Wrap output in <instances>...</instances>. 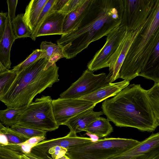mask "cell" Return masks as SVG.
<instances>
[{
	"instance_id": "obj_24",
	"label": "cell",
	"mask_w": 159,
	"mask_h": 159,
	"mask_svg": "<svg viewBox=\"0 0 159 159\" xmlns=\"http://www.w3.org/2000/svg\"><path fill=\"white\" fill-rule=\"evenodd\" d=\"M55 1V0H48L44 6L32 32L30 38L32 40H35L38 30L46 18L52 12V7Z\"/></svg>"
},
{
	"instance_id": "obj_13",
	"label": "cell",
	"mask_w": 159,
	"mask_h": 159,
	"mask_svg": "<svg viewBox=\"0 0 159 159\" xmlns=\"http://www.w3.org/2000/svg\"><path fill=\"white\" fill-rule=\"evenodd\" d=\"M141 26L142 25L135 31H127L125 36L112 57L108 67L109 73L107 75L110 83H112L119 78L120 68L129 48Z\"/></svg>"
},
{
	"instance_id": "obj_14",
	"label": "cell",
	"mask_w": 159,
	"mask_h": 159,
	"mask_svg": "<svg viewBox=\"0 0 159 159\" xmlns=\"http://www.w3.org/2000/svg\"><path fill=\"white\" fill-rule=\"evenodd\" d=\"M130 81L124 80L120 82L109 83L97 90L80 98L91 102L97 104L107 98L114 96L129 85Z\"/></svg>"
},
{
	"instance_id": "obj_4",
	"label": "cell",
	"mask_w": 159,
	"mask_h": 159,
	"mask_svg": "<svg viewBox=\"0 0 159 159\" xmlns=\"http://www.w3.org/2000/svg\"><path fill=\"white\" fill-rule=\"evenodd\" d=\"M58 70L56 63L50 66L48 60L38 59L16 75L0 101L7 107L26 108L37 94L59 81Z\"/></svg>"
},
{
	"instance_id": "obj_37",
	"label": "cell",
	"mask_w": 159,
	"mask_h": 159,
	"mask_svg": "<svg viewBox=\"0 0 159 159\" xmlns=\"http://www.w3.org/2000/svg\"><path fill=\"white\" fill-rule=\"evenodd\" d=\"M29 159H48L42 157H39L30 152L28 153L24 154ZM51 159H53L52 158Z\"/></svg>"
},
{
	"instance_id": "obj_21",
	"label": "cell",
	"mask_w": 159,
	"mask_h": 159,
	"mask_svg": "<svg viewBox=\"0 0 159 159\" xmlns=\"http://www.w3.org/2000/svg\"><path fill=\"white\" fill-rule=\"evenodd\" d=\"M89 1L85 0L80 7L66 15L63 24V34H66L71 31L79 22L82 16Z\"/></svg>"
},
{
	"instance_id": "obj_7",
	"label": "cell",
	"mask_w": 159,
	"mask_h": 159,
	"mask_svg": "<svg viewBox=\"0 0 159 159\" xmlns=\"http://www.w3.org/2000/svg\"><path fill=\"white\" fill-rule=\"evenodd\" d=\"M156 0H119L120 25L135 31L146 21Z\"/></svg>"
},
{
	"instance_id": "obj_12",
	"label": "cell",
	"mask_w": 159,
	"mask_h": 159,
	"mask_svg": "<svg viewBox=\"0 0 159 159\" xmlns=\"http://www.w3.org/2000/svg\"><path fill=\"white\" fill-rule=\"evenodd\" d=\"M159 154V133H152L127 151L107 159H151Z\"/></svg>"
},
{
	"instance_id": "obj_39",
	"label": "cell",
	"mask_w": 159,
	"mask_h": 159,
	"mask_svg": "<svg viewBox=\"0 0 159 159\" xmlns=\"http://www.w3.org/2000/svg\"><path fill=\"white\" fill-rule=\"evenodd\" d=\"M0 61V74L8 70Z\"/></svg>"
},
{
	"instance_id": "obj_36",
	"label": "cell",
	"mask_w": 159,
	"mask_h": 159,
	"mask_svg": "<svg viewBox=\"0 0 159 159\" xmlns=\"http://www.w3.org/2000/svg\"><path fill=\"white\" fill-rule=\"evenodd\" d=\"M8 144V141L6 136L0 132V146H4Z\"/></svg>"
},
{
	"instance_id": "obj_11",
	"label": "cell",
	"mask_w": 159,
	"mask_h": 159,
	"mask_svg": "<svg viewBox=\"0 0 159 159\" xmlns=\"http://www.w3.org/2000/svg\"><path fill=\"white\" fill-rule=\"evenodd\" d=\"M90 142H93L90 138L78 136L75 133L70 131L64 137L43 140L39 142L32 148L30 152L39 157L51 159L48 152L52 147L58 146L67 148Z\"/></svg>"
},
{
	"instance_id": "obj_26",
	"label": "cell",
	"mask_w": 159,
	"mask_h": 159,
	"mask_svg": "<svg viewBox=\"0 0 159 159\" xmlns=\"http://www.w3.org/2000/svg\"><path fill=\"white\" fill-rule=\"evenodd\" d=\"M13 131L25 137L28 139L35 136H46L47 132L25 127L15 124L10 127Z\"/></svg>"
},
{
	"instance_id": "obj_6",
	"label": "cell",
	"mask_w": 159,
	"mask_h": 159,
	"mask_svg": "<svg viewBox=\"0 0 159 159\" xmlns=\"http://www.w3.org/2000/svg\"><path fill=\"white\" fill-rule=\"evenodd\" d=\"M50 96L37 98L19 115L17 124L25 127L47 132L59 128L54 116Z\"/></svg>"
},
{
	"instance_id": "obj_10",
	"label": "cell",
	"mask_w": 159,
	"mask_h": 159,
	"mask_svg": "<svg viewBox=\"0 0 159 159\" xmlns=\"http://www.w3.org/2000/svg\"><path fill=\"white\" fill-rule=\"evenodd\" d=\"M96 104L80 98H62L52 100L53 112L55 120L59 126L78 114L91 108Z\"/></svg>"
},
{
	"instance_id": "obj_28",
	"label": "cell",
	"mask_w": 159,
	"mask_h": 159,
	"mask_svg": "<svg viewBox=\"0 0 159 159\" xmlns=\"http://www.w3.org/2000/svg\"><path fill=\"white\" fill-rule=\"evenodd\" d=\"M40 49L34 50L24 61L13 67L11 69L16 72L17 74L39 59L40 55Z\"/></svg>"
},
{
	"instance_id": "obj_34",
	"label": "cell",
	"mask_w": 159,
	"mask_h": 159,
	"mask_svg": "<svg viewBox=\"0 0 159 159\" xmlns=\"http://www.w3.org/2000/svg\"><path fill=\"white\" fill-rule=\"evenodd\" d=\"M68 1V0H55L52 7V11H60Z\"/></svg>"
},
{
	"instance_id": "obj_33",
	"label": "cell",
	"mask_w": 159,
	"mask_h": 159,
	"mask_svg": "<svg viewBox=\"0 0 159 159\" xmlns=\"http://www.w3.org/2000/svg\"><path fill=\"white\" fill-rule=\"evenodd\" d=\"M8 13L0 12V40L5 31Z\"/></svg>"
},
{
	"instance_id": "obj_27",
	"label": "cell",
	"mask_w": 159,
	"mask_h": 159,
	"mask_svg": "<svg viewBox=\"0 0 159 159\" xmlns=\"http://www.w3.org/2000/svg\"><path fill=\"white\" fill-rule=\"evenodd\" d=\"M0 132L7 137L8 144H17L22 143L28 139L12 130L10 127H4L0 130Z\"/></svg>"
},
{
	"instance_id": "obj_32",
	"label": "cell",
	"mask_w": 159,
	"mask_h": 159,
	"mask_svg": "<svg viewBox=\"0 0 159 159\" xmlns=\"http://www.w3.org/2000/svg\"><path fill=\"white\" fill-rule=\"evenodd\" d=\"M18 0H7L8 5V16L11 20L15 17L16 8L18 4Z\"/></svg>"
},
{
	"instance_id": "obj_38",
	"label": "cell",
	"mask_w": 159,
	"mask_h": 159,
	"mask_svg": "<svg viewBox=\"0 0 159 159\" xmlns=\"http://www.w3.org/2000/svg\"><path fill=\"white\" fill-rule=\"evenodd\" d=\"M85 134L90 137V138L93 142H95L99 139V138L96 135L87 132Z\"/></svg>"
},
{
	"instance_id": "obj_29",
	"label": "cell",
	"mask_w": 159,
	"mask_h": 159,
	"mask_svg": "<svg viewBox=\"0 0 159 159\" xmlns=\"http://www.w3.org/2000/svg\"><path fill=\"white\" fill-rule=\"evenodd\" d=\"M22 154L18 152L0 146V159H21Z\"/></svg>"
},
{
	"instance_id": "obj_17",
	"label": "cell",
	"mask_w": 159,
	"mask_h": 159,
	"mask_svg": "<svg viewBox=\"0 0 159 159\" xmlns=\"http://www.w3.org/2000/svg\"><path fill=\"white\" fill-rule=\"evenodd\" d=\"M11 20L7 15L6 29L0 40V61L7 70L11 68V50L16 40L12 30Z\"/></svg>"
},
{
	"instance_id": "obj_35",
	"label": "cell",
	"mask_w": 159,
	"mask_h": 159,
	"mask_svg": "<svg viewBox=\"0 0 159 159\" xmlns=\"http://www.w3.org/2000/svg\"><path fill=\"white\" fill-rule=\"evenodd\" d=\"M45 139V136H35L30 138L23 143L34 147L39 142L44 140Z\"/></svg>"
},
{
	"instance_id": "obj_42",
	"label": "cell",
	"mask_w": 159,
	"mask_h": 159,
	"mask_svg": "<svg viewBox=\"0 0 159 159\" xmlns=\"http://www.w3.org/2000/svg\"><path fill=\"white\" fill-rule=\"evenodd\" d=\"M151 159H159V154L156 155Z\"/></svg>"
},
{
	"instance_id": "obj_23",
	"label": "cell",
	"mask_w": 159,
	"mask_h": 159,
	"mask_svg": "<svg viewBox=\"0 0 159 159\" xmlns=\"http://www.w3.org/2000/svg\"><path fill=\"white\" fill-rule=\"evenodd\" d=\"M26 108L7 107L0 110V122L5 126L11 127L16 124L19 115Z\"/></svg>"
},
{
	"instance_id": "obj_20",
	"label": "cell",
	"mask_w": 159,
	"mask_h": 159,
	"mask_svg": "<svg viewBox=\"0 0 159 159\" xmlns=\"http://www.w3.org/2000/svg\"><path fill=\"white\" fill-rule=\"evenodd\" d=\"M113 131V127L108 119L99 117L92 122L84 130L95 134L99 138L107 136Z\"/></svg>"
},
{
	"instance_id": "obj_16",
	"label": "cell",
	"mask_w": 159,
	"mask_h": 159,
	"mask_svg": "<svg viewBox=\"0 0 159 159\" xmlns=\"http://www.w3.org/2000/svg\"><path fill=\"white\" fill-rule=\"evenodd\" d=\"M66 16L59 12H51L39 29L36 37L53 35H62L63 24Z\"/></svg>"
},
{
	"instance_id": "obj_9",
	"label": "cell",
	"mask_w": 159,
	"mask_h": 159,
	"mask_svg": "<svg viewBox=\"0 0 159 159\" xmlns=\"http://www.w3.org/2000/svg\"><path fill=\"white\" fill-rule=\"evenodd\" d=\"M107 75L104 73L94 74L88 69L66 90L61 93L62 98H80L90 94L109 83Z\"/></svg>"
},
{
	"instance_id": "obj_30",
	"label": "cell",
	"mask_w": 159,
	"mask_h": 159,
	"mask_svg": "<svg viewBox=\"0 0 159 159\" xmlns=\"http://www.w3.org/2000/svg\"><path fill=\"white\" fill-rule=\"evenodd\" d=\"M85 0H68L63 8L59 11L66 15L80 7Z\"/></svg>"
},
{
	"instance_id": "obj_1",
	"label": "cell",
	"mask_w": 159,
	"mask_h": 159,
	"mask_svg": "<svg viewBox=\"0 0 159 159\" xmlns=\"http://www.w3.org/2000/svg\"><path fill=\"white\" fill-rule=\"evenodd\" d=\"M102 109L117 126L154 131L159 125V83L146 90L133 84L110 99L104 100Z\"/></svg>"
},
{
	"instance_id": "obj_2",
	"label": "cell",
	"mask_w": 159,
	"mask_h": 159,
	"mask_svg": "<svg viewBox=\"0 0 159 159\" xmlns=\"http://www.w3.org/2000/svg\"><path fill=\"white\" fill-rule=\"evenodd\" d=\"M119 0H89L82 16L75 27L57 41L65 58L70 59L92 42L107 35L120 25Z\"/></svg>"
},
{
	"instance_id": "obj_41",
	"label": "cell",
	"mask_w": 159,
	"mask_h": 159,
	"mask_svg": "<svg viewBox=\"0 0 159 159\" xmlns=\"http://www.w3.org/2000/svg\"><path fill=\"white\" fill-rule=\"evenodd\" d=\"M59 159H70L66 155H64Z\"/></svg>"
},
{
	"instance_id": "obj_22",
	"label": "cell",
	"mask_w": 159,
	"mask_h": 159,
	"mask_svg": "<svg viewBox=\"0 0 159 159\" xmlns=\"http://www.w3.org/2000/svg\"><path fill=\"white\" fill-rule=\"evenodd\" d=\"M24 14H18L11 20V24L14 36L17 39L30 37L31 31L23 20Z\"/></svg>"
},
{
	"instance_id": "obj_8",
	"label": "cell",
	"mask_w": 159,
	"mask_h": 159,
	"mask_svg": "<svg viewBox=\"0 0 159 159\" xmlns=\"http://www.w3.org/2000/svg\"><path fill=\"white\" fill-rule=\"evenodd\" d=\"M127 30L120 25L113 29L107 36L103 47L95 54L87 65L88 69L93 72L109 67L111 60L126 35Z\"/></svg>"
},
{
	"instance_id": "obj_43",
	"label": "cell",
	"mask_w": 159,
	"mask_h": 159,
	"mask_svg": "<svg viewBox=\"0 0 159 159\" xmlns=\"http://www.w3.org/2000/svg\"><path fill=\"white\" fill-rule=\"evenodd\" d=\"M4 127V126L0 122V130L3 127Z\"/></svg>"
},
{
	"instance_id": "obj_3",
	"label": "cell",
	"mask_w": 159,
	"mask_h": 159,
	"mask_svg": "<svg viewBox=\"0 0 159 159\" xmlns=\"http://www.w3.org/2000/svg\"><path fill=\"white\" fill-rule=\"evenodd\" d=\"M139 76L159 83V0L131 43L119 73L129 81Z\"/></svg>"
},
{
	"instance_id": "obj_19",
	"label": "cell",
	"mask_w": 159,
	"mask_h": 159,
	"mask_svg": "<svg viewBox=\"0 0 159 159\" xmlns=\"http://www.w3.org/2000/svg\"><path fill=\"white\" fill-rule=\"evenodd\" d=\"M41 53L39 58H44L48 61L52 65L60 59L64 57L60 46L50 42L43 41L40 45Z\"/></svg>"
},
{
	"instance_id": "obj_31",
	"label": "cell",
	"mask_w": 159,
	"mask_h": 159,
	"mask_svg": "<svg viewBox=\"0 0 159 159\" xmlns=\"http://www.w3.org/2000/svg\"><path fill=\"white\" fill-rule=\"evenodd\" d=\"M67 151V149L66 148L56 146L51 148L48 154H51L53 159H59L66 154Z\"/></svg>"
},
{
	"instance_id": "obj_15",
	"label": "cell",
	"mask_w": 159,
	"mask_h": 159,
	"mask_svg": "<svg viewBox=\"0 0 159 159\" xmlns=\"http://www.w3.org/2000/svg\"><path fill=\"white\" fill-rule=\"evenodd\" d=\"M93 107L83 111L69 119L63 125L68 127L70 131L76 134L84 131V129L100 116L102 111L96 112Z\"/></svg>"
},
{
	"instance_id": "obj_25",
	"label": "cell",
	"mask_w": 159,
	"mask_h": 159,
	"mask_svg": "<svg viewBox=\"0 0 159 159\" xmlns=\"http://www.w3.org/2000/svg\"><path fill=\"white\" fill-rule=\"evenodd\" d=\"M16 75V72L12 70H8L0 74V97L9 89Z\"/></svg>"
},
{
	"instance_id": "obj_40",
	"label": "cell",
	"mask_w": 159,
	"mask_h": 159,
	"mask_svg": "<svg viewBox=\"0 0 159 159\" xmlns=\"http://www.w3.org/2000/svg\"><path fill=\"white\" fill-rule=\"evenodd\" d=\"M21 159H29L24 154H21Z\"/></svg>"
},
{
	"instance_id": "obj_18",
	"label": "cell",
	"mask_w": 159,
	"mask_h": 159,
	"mask_svg": "<svg viewBox=\"0 0 159 159\" xmlns=\"http://www.w3.org/2000/svg\"><path fill=\"white\" fill-rule=\"evenodd\" d=\"M48 0H32L27 5L23 15V20L32 31L37 20ZM32 33V32H31Z\"/></svg>"
},
{
	"instance_id": "obj_5",
	"label": "cell",
	"mask_w": 159,
	"mask_h": 159,
	"mask_svg": "<svg viewBox=\"0 0 159 159\" xmlns=\"http://www.w3.org/2000/svg\"><path fill=\"white\" fill-rule=\"evenodd\" d=\"M140 142L131 139L104 138L68 148L65 155L70 159H107L127 151Z\"/></svg>"
}]
</instances>
